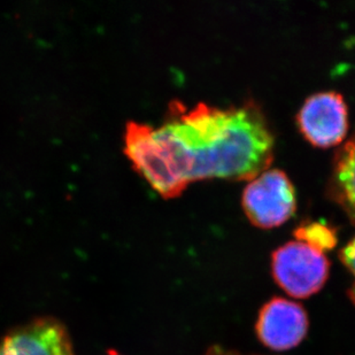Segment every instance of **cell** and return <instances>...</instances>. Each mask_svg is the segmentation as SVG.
Returning a JSON list of instances; mask_svg holds the SVG:
<instances>
[{
  "label": "cell",
  "instance_id": "30bf717a",
  "mask_svg": "<svg viewBox=\"0 0 355 355\" xmlns=\"http://www.w3.org/2000/svg\"><path fill=\"white\" fill-rule=\"evenodd\" d=\"M205 355H241L235 351H230V349H222L220 346H215L208 349L207 353Z\"/></svg>",
  "mask_w": 355,
  "mask_h": 355
},
{
  "label": "cell",
  "instance_id": "6da1fadb",
  "mask_svg": "<svg viewBox=\"0 0 355 355\" xmlns=\"http://www.w3.org/2000/svg\"><path fill=\"white\" fill-rule=\"evenodd\" d=\"M124 153L155 191L175 198L197 180L258 176L272 164L274 136L253 101L188 108L174 101L159 127L128 122Z\"/></svg>",
  "mask_w": 355,
  "mask_h": 355
},
{
  "label": "cell",
  "instance_id": "3957f363",
  "mask_svg": "<svg viewBox=\"0 0 355 355\" xmlns=\"http://www.w3.org/2000/svg\"><path fill=\"white\" fill-rule=\"evenodd\" d=\"M241 204L253 225L262 229L274 228L288 221L295 213V187L281 169H266L245 187Z\"/></svg>",
  "mask_w": 355,
  "mask_h": 355
},
{
  "label": "cell",
  "instance_id": "5b68a950",
  "mask_svg": "<svg viewBox=\"0 0 355 355\" xmlns=\"http://www.w3.org/2000/svg\"><path fill=\"white\" fill-rule=\"evenodd\" d=\"M255 330L263 345L275 351H288L305 338L309 318L304 307L297 302L274 298L260 311Z\"/></svg>",
  "mask_w": 355,
  "mask_h": 355
},
{
  "label": "cell",
  "instance_id": "277c9868",
  "mask_svg": "<svg viewBox=\"0 0 355 355\" xmlns=\"http://www.w3.org/2000/svg\"><path fill=\"white\" fill-rule=\"evenodd\" d=\"M299 129L307 141L318 148H330L345 138L349 111L342 94L321 91L311 94L297 115Z\"/></svg>",
  "mask_w": 355,
  "mask_h": 355
},
{
  "label": "cell",
  "instance_id": "ba28073f",
  "mask_svg": "<svg viewBox=\"0 0 355 355\" xmlns=\"http://www.w3.org/2000/svg\"><path fill=\"white\" fill-rule=\"evenodd\" d=\"M295 237L298 241H305L320 251L331 250L337 244V235L335 229L329 227L323 222H309L295 229Z\"/></svg>",
  "mask_w": 355,
  "mask_h": 355
},
{
  "label": "cell",
  "instance_id": "7a4b0ae2",
  "mask_svg": "<svg viewBox=\"0 0 355 355\" xmlns=\"http://www.w3.org/2000/svg\"><path fill=\"white\" fill-rule=\"evenodd\" d=\"M272 268L276 283L288 295L309 298L325 284L330 262L324 252L305 241H292L272 253Z\"/></svg>",
  "mask_w": 355,
  "mask_h": 355
},
{
  "label": "cell",
  "instance_id": "8fae6325",
  "mask_svg": "<svg viewBox=\"0 0 355 355\" xmlns=\"http://www.w3.org/2000/svg\"><path fill=\"white\" fill-rule=\"evenodd\" d=\"M107 355H120L119 353L114 352V351H110Z\"/></svg>",
  "mask_w": 355,
  "mask_h": 355
},
{
  "label": "cell",
  "instance_id": "52a82bcc",
  "mask_svg": "<svg viewBox=\"0 0 355 355\" xmlns=\"http://www.w3.org/2000/svg\"><path fill=\"white\" fill-rule=\"evenodd\" d=\"M330 193L355 223V132L336 153Z\"/></svg>",
  "mask_w": 355,
  "mask_h": 355
},
{
  "label": "cell",
  "instance_id": "9c48e42d",
  "mask_svg": "<svg viewBox=\"0 0 355 355\" xmlns=\"http://www.w3.org/2000/svg\"><path fill=\"white\" fill-rule=\"evenodd\" d=\"M340 258L354 277V285H353L351 295L355 302V237L346 245L345 248H343L340 252Z\"/></svg>",
  "mask_w": 355,
  "mask_h": 355
},
{
  "label": "cell",
  "instance_id": "8992f818",
  "mask_svg": "<svg viewBox=\"0 0 355 355\" xmlns=\"http://www.w3.org/2000/svg\"><path fill=\"white\" fill-rule=\"evenodd\" d=\"M67 329L60 322L42 318L14 330L0 344V355H73Z\"/></svg>",
  "mask_w": 355,
  "mask_h": 355
}]
</instances>
